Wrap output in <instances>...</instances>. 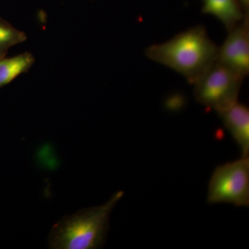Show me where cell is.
<instances>
[{
	"instance_id": "obj_1",
	"label": "cell",
	"mask_w": 249,
	"mask_h": 249,
	"mask_svg": "<svg viewBox=\"0 0 249 249\" xmlns=\"http://www.w3.org/2000/svg\"><path fill=\"white\" fill-rule=\"evenodd\" d=\"M218 50L206 28L199 25L163 43L150 46L145 53L152 61L169 67L194 85L217 61Z\"/></svg>"
},
{
	"instance_id": "obj_2",
	"label": "cell",
	"mask_w": 249,
	"mask_h": 249,
	"mask_svg": "<svg viewBox=\"0 0 249 249\" xmlns=\"http://www.w3.org/2000/svg\"><path fill=\"white\" fill-rule=\"evenodd\" d=\"M124 193H115L106 204L80 210L57 222L48 237L52 249H94L103 247L109 230V217Z\"/></svg>"
},
{
	"instance_id": "obj_3",
	"label": "cell",
	"mask_w": 249,
	"mask_h": 249,
	"mask_svg": "<svg viewBox=\"0 0 249 249\" xmlns=\"http://www.w3.org/2000/svg\"><path fill=\"white\" fill-rule=\"evenodd\" d=\"M243 79L216 61L194 84L198 103L216 112L225 110L238 102Z\"/></svg>"
},
{
	"instance_id": "obj_4",
	"label": "cell",
	"mask_w": 249,
	"mask_h": 249,
	"mask_svg": "<svg viewBox=\"0 0 249 249\" xmlns=\"http://www.w3.org/2000/svg\"><path fill=\"white\" fill-rule=\"evenodd\" d=\"M207 201L227 203L238 207L249 206V159L218 165L210 179Z\"/></svg>"
},
{
	"instance_id": "obj_5",
	"label": "cell",
	"mask_w": 249,
	"mask_h": 249,
	"mask_svg": "<svg viewBox=\"0 0 249 249\" xmlns=\"http://www.w3.org/2000/svg\"><path fill=\"white\" fill-rule=\"evenodd\" d=\"M217 62L227 67L242 79L249 73V17L245 18L233 29L223 45L219 47Z\"/></svg>"
},
{
	"instance_id": "obj_6",
	"label": "cell",
	"mask_w": 249,
	"mask_h": 249,
	"mask_svg": "<svg viewBox=\"0 0 249 249\" xmlns=\"http://www.w3.org/2000/svg\"><path fill=\"white\" fill-rule=\"evenodd\" d=\"M226 128L240 147L242 157L249 153V109L239 102L225 110L217 113Z\"/></svg>"
},
{
	"instance_id": "obj_7",
	"label": "cell",
	"mask_w": 249,
	"mask_h": 249,
	"mask_svg": "<svg viewBox=\"0 0 249 249\" xmlns=\"http://www.w3.org/2000/svg\"><path fill=\"white\" fill-rule=\"evenodd\" d=\"M202 12L212 15L229 31L240 22L247 15L238 0H202Z\"/></svg>"
},
{
	"instance_id": "obj_8",
	"label": "cell",
	"mask_w": 249,
	"mask_h": 249,
	"mask_svg": "<svg viewBox=\"0 0 249 249\" xmlns=\"http://www.w3.org/2000/svg\"><path fill=\"white\" fill-rule=\"evenodd\" d=\"M35 57L29 52L12 58L0 59V88L9 84L22 73H27L35 62Z\"/></svg>"
},
{
	"instance_id": "obj_9",
	"label": "cell",
	"mask_w": 249,
	"mask_h": 249,
	"mask_svg": "<svg viewBox=\"0 0 249 249\" xmlns=\"http://www.w3.org/2000/svg\"><path fill=\"white\" fill-rule=\"evenodd\" d=\"M27 39L25 33L0 18V59L6 57L10 48L25 42Z\"/></svg>"
},
{
	"instance_id": "obj_10",
	"label": "cell",
	"mask_w": 249,
	"mask_h": 249,
	"mask_svg": "<svg viewBox=\"0 0 249 249\" xmlns=\"http://www.w3.org/2000/svg\"><path fill=\"white\" fill-rule=\"evenodd\" d=\"M242 10L246 14H249V0H238Z\"/></svg>"
}]
</instances>
